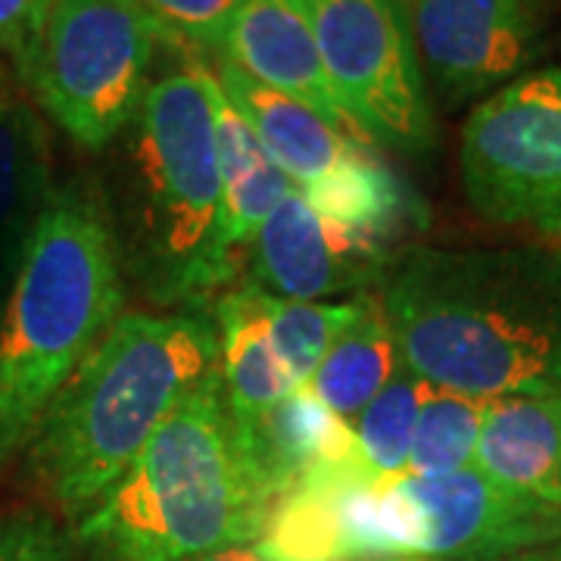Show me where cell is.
I'll list each match as a JSON object with an SVG mask.
<instances>
[{
  "label": "cell",
  "mask_w": 561,
  "mask_h": 561,
  "mask_svg": "<svg viewBox=\"0 0 561 561\" xmlns=\"http://www.w3.org/2000/svg\"><path fill=\"white\" fill-rule=\"evenodd\" d=\"M50 138L38 110L16 91L0 94V278L16 272L41 213L54 197Z\"/></svg>",
  "instance_id": "e0dca14e"
},
{
  "label": "cell",
  "mask_w": 561,
  "mask_h": 561,
  "mask_svg": "<svg viewBox=\"0 0 561 561\" xmlns=\"http://www.w3.org/2000/svg\"><path fill=\"white\" fill-rule=\"evenodd\" d=\"M334 98L362 135L409 153L434 147V116L400 0H306Z\"/></svg>",
  "instance_id": "ba28073f"
},
{
  "label": "cell",
  "mask_w": 561,
  "mask_h": 561,
  "mask_svg": "<svg viewBox=\"0 0 561 561\" xmlns=\"http://www.w3.org/2000/svg\"><path fill=\"white\" fill-rule=\"evenodd\" d=\"M302 197L312 203L324 219L356 228V231H368L387 243L412 231L421 219V203L378 160L371 147H365L353 160L337 165L331 175L302 187Z\"/></svg>",
  "instance_id": "ffe728a7"
},
{
  "label": "cell",
  "mask_w": 561,
  "mask_h": 561,
  "mask_svg": "<svg viewBox=\"0 0 561 561\" xmlns=\"http://www.w3.org/2000/svg\"><path fill=\"white\" fill-rule=\"evenodd\" d=\"M390 243L324 219L290 187L250 247V284L278 300L316 302L362 290L387 265Z\"/></svg>",
  "instance_id": "8fae6325"
},
{
  "label": "cell",
  "mask_w": 561,
  "mask_h": 561,
  "mask_svg": "<svg viewBox=\"0 0 561 561\" xmlns=\"http://www.w3.org/2000/svg\"><path fill=\"white\" fill-rule=\"evenodd\" d=\"M505 561H561V537L559 540L542 542V546H534L527 552H518V556H512V559Z\"/></svg>",
  "instance_id": "83f0119b"
},
{
  "label": "cell",
  "mask_w": 561,
  "mask_h": 561,
  "mask_svg": "<svg viewBox=\"0 0 561 561\" xmlns=\"http://www.w3.org/2000/svg\"><path fill=\"white\" fill-rule=\"evenodd\" d=\"M216 125H219L221 165L219 250L228 275L234 278L238 260L250 256V247L256 241L260 228L294 184L272 162L260 138L253 135V128L221 94V88L216 94Z\"/></svg>",
  "instance_id": "ac0fdd59"
},
{
  "label": "cell",
  "mask_w": 561,
  "mask_h": 561,
  "mask_svg": "<svg viewBox=\"0 0 561 561\" xmlns=\"http://www.w3.org/2000/svg\"><path fill=\"white\" fill-rule=\"evenodd\" d=\"M3 91H13V79H10V69L0 60V94H3Z\"/></svg>",
  "instance_id": "f1b7e54d"
},
{
  "label": "cell",
  "mask_w": 561,
  "mask_h": 561,
  "mask_svg": "<svg viewBox=\"0 0 561 561\" xmlns=\"http://www.w3.org/2000/svg\"><path fill=\"white\" fill-rule=\"evenodd\" d=\"M216 375L206 312H122L25 443V478L76 522Z\"/></svg>",
  "instance_id": "7a4b0ae2"
},
{
  "label": "cell",
  "mask_w": 561,
  "mask_h": 561,
  "mask_svg": "<svg viewBox=\"0 0 561 561\" xmlns=\"http://www.w3.org/2000/svg\"><path fill=\"white\" fill-rule=\"evenodd\" d=\"M381 302L421 381L483 402L561 387V250L421 247Z\"/></svg>",
  "instance_id": "6da1fadb"
},
{
  "label": "cell",
  "mask_w": 561,
  "mask_h": 561,
  "mask_svg": "<svg viewBox=\"0 0 561 561\" xmlns=\"http://www.w3.org/2000/svg\"><path fill=\"white\" fill-rule=\"evenodd\" d=\"M194 561H275L272 556H265L256 542H243V546H231V549H221L213 556H203Z\"/></svg>",
  "instance_id": "4316f807"
},
{
  "label": "cell",
  "mask_w": 561,
  "mask_h": 561,
  "mask_svg": "<svg viewBox=\"0 0 561 561\" xmlns=\"http://www.w3.org/2000/svg\"><path fill=\"white\" fill-rule=\"evenodd\" d=\"M459 162L483 219L561 247V69L524 72L483 98L461 128Z\"/></svg>",
  "instance_id": "52a82bcc"
},
{
  "label": "cell",
  "mask_w": 561,
  "mask_h": 561,
  "mask_svg": "<svg viewBox=\"0 0 561 561\" xmlns=\"http://www.w3.org/2000/svg\"><path fill=\"white\" fill-rule=\"evenodd\" d=\"M103 197L84 181L57 187L22 250L0 309V471L119 321L128 297Z\"/></svg>",
  "instance_id": "5b68a950"
},
{
  "label": "cell",
  "mask_w": 561,
  "mask_h": 561,
  "mask_svg": "<svg viewBox=\"0 0 561 561\" xmlns=\"http://www.w3.org/2000/svg\"><path fill=\"white\" fill-rule=\"evenodd\" d=\"M400 346L393 337L383 302L365 294L356 321L343 331L306 383L334 415L353 427L362 409L381 393L400 368Z\"/></svg>",
  "instance_id": "d6986e66"
},
{
  "label": "cell",
  "mask_w": 561,
  "mask_h": 561,
  "mask_svg": "<svg viewBox=\"0 0 561 561\" xmlns=\"http://www.w3.org/2000/svg\"><path fill=\"white\" fill-rule=\"evenodd\" d=\"M216 72L201 54L147 84L125 131L122 268L157 306L201 309L231 275L221 262V165Z\"/></svg>",
  "instance_id": "3957f363"
},
{
  "label": "cell",
  "mask_w": 561,
  "mask_h": 561,
  "mask_svg": "<svg viewBox=\"0 0 561 561\" xmlns=\"http://www.w3.org/2000/svg\"><path fill=\"white\" fill-rule=\"evenodd\" d=\"M219 57L243 76L312 106L346 131H359L334 98L306 0H243L221 38Z\"/></svg>",
  "instance_id": "7c38bea8"
},
{
  "label": "cell",
  "mask_w": 561,
  "mask_h": 561,
  "mask_svg": "<svg viewBox=\"0 0 561 561\" xmlns=\"http://www.w3.org/2000/svg\"><path fill=\"white\" fill-rule=\"evenodd\" d=\"M0 561H76L72 537L44 508L0 515Z\"/></svg>",
  "instance_id": "d4e9b609"
},
{
  "label": "cell",
  "mask_w": 561,
  "mask_h": 561,
  "mask_svg": "<svg viewBox=\"0 0 561 561\" xmlns=\"http://www.w3.org/2000/svg\"><path fill=\"white\" fill-rule=\"evenodd\" d=\"M175 54L219 50L243 0H128Z\"/></svg>",
  "instance_id": "cb8c5ba5"
},
{
  "label": "cell",
  "mask_w": 561,
  "mask_h": 561,
  "mask_svg": "<svg viewBox=\"0 0 561 561\" xmlns=\"http://www.w3.org/2000/svg\"><path fill=\"white\" fill-rule=\"evenodd\" d=\"M421 72L446 103L490 98L537 57L530 0H412Z\"/></svg>",
  "instance_id": "30bf717a"
},
{
  "label": "cell",
  "mask_w": 561,
  "mask_h": 561,
  "mask_svg": "<svg viewBox=\"0 0 561 561\" xmlns=\"http://www.w3.org/2000/svg\"><path fill=\"white\" fill-rule=\"evenodd\" d=\"M365 294L346 302H297L268 297V331L287 365L290 378L300 383L312 381L316 368L331 350V343L356 321Z\"/></svg>",
  "instance_id": "603a6c76"
},
{
  "label": "cell",
  "mask_w": 561,
  "mask_h": 561,
  "mask_svg": "<svg viewBox=\"0 0 561 561\" xmlns=\"http://www.w3.org/2000/svg\"><path fill=\"white\" fill-rule=\"evenodd\" d=\"M474 468L561 505V387L486 402Z\"/></svg>",
  "instance_id": "9a60e30c"
},
{
  "label": "cell",
  "mask_w": 561,
  "mask_h": 561,
  "mask_svg": "<svg viewBox=\"0 0 561 561\" xmlns=\"http://www.w3.org/2000/svg\"><path fill=\"white\" fill-rule=\"evenodd\" d=\"M216 79L221 94L253 128V135L260 138L272 162L300 191L331 175L337 165L353 160L359 150L368 147L359 138V131L331 125L312 106L243 76L231 62L219 60Z\"/></svg>",
  "instance_id": "4fadbf2b"
},
{
  "label": "cell",
  "mask_w": 561,
  "mask_h": 561,
  "mask_svg": "<svg viewBox=\"0 0 561 561\" xmlns=\"http://www.w3.org/2000/svg\"><path fill=\"white\" fill-rule=\"evenodd\" d=\"M424 393L427 381H421L405 362H400V368L383 383L381 393L353 421L356 453L365 471L378 483H390L405 474Z\"/></svg>",
  "instance_id": "44dd1931"
},
{
  "label": "cell",
  "mask_w": 561,
  "mask_h": 561,
  "mask_svg": "<svg viewBox=\"0 0 561 561\" xmlns=\"http://www.w3.org/2000/svg\"><path fill=\"white\" fill-rule=\"evenodd\" d=\"M272 505L219 371L72 522L69 537L84 561H194L260 540Z\"/></svg>",
  "instance_id": "277c9868"
},
{
  "label": "cell",
  "mask_w": 561,
  "mask_h": 561,
  "mask_svg": "<svg viewBox=\"0 0 561 561\" xmlns=\"http://www.w3.org/2000/svg\"><path fill=\"white\" fill-rule=\"evenodd\" d=\"M400 486L424 524L421 559L505 561L561 537V505L512 490L481 468L415 478Z\"/></svg>",
  "instance_id": "9c48e42d"
},
{
  "label": "cell",
  "mask_w": 561,
  "mask_h": 561,
  "mask_svg": "<svg viewBox=\"0 0 561 561\" xmlns=\"http://www.w3.org/2000/svg\"><path fill=\"white\" fill-rule=\"evenodd\" d=\"M47 10L50 0H0V60L7 57L13 62L16 81H22L32 62Z\"/></svg>",
  "instance_id": "484cf974"
},
{
  "label": "cell",
  "mask_w": 561,
  "mask_h": 561,
  "mask_svg": "<svg viewBox=\"0 0 561 561\" xmlns=\"http://www.w3.org/2000/svg\"><path fill=\"white\" fill-rule=\"evenodd\" d=\"M238 431L243 453L272 502L290 493L312 468L356 453L353 427L337 419L306 383L275 409L238 421Z\"/></svg>",
  "instance_id": "5bb4252c"
},
{
  "label": "cell",
  "mask_w": 561,
  "mask_h": 561,
  "mask_svg": "<svg viewBox=\"0 0 561 561\" xmlns=\"http://www.w3.org/2000/svg\"><path fill=\"white\" fill-rule=\"evenodd\" d=\"M213 321L219 331L221 387L234 419H256L300 387L272 343L268 294L253 284L228 290L216 300Z\"/></svg>",
  "instance_id": "2e32d148"
},
{
  "label": "cell",
  "mask_w": 561,
  "mask_h": 561,
  "mask_svg": "<svg viewBox=\"0 0 561 561\" xmlns=\"http://www.w3.org/2000/svg\"><path fill=\"white\" fill-rule=\"evenodd\" d=\"M390 561H446V559H390Z\"/></svg>",
  "instance_id": "f546056e"
},
{
  "label": "cell",
  "mask_w": 561,
  "mask_h": 561,
  "mask_svg": "<svg viewBox=\"0 0 561 561\" xmlns=\"http://www.w3.org/2000/svg\"><path fill=\"white\" fill-rule=\"evenodd\" d=\"M486 402L427 383L405 474L431 478L471 468L481 443Z\"/></svg>",
  "instance_id": "7402d4cb"
},
{
  "label": "cell",
  "mask_w": 561,
  "mask_h": 561,
  "mask_svg": "<svg viewBox=\"0 0 561 561\" xmlns=\"http://www.w3.org/2000/svg\"><path fill=\"white\" fill-rule=\"evenodd\" d=\"M157 44L128 0H50L22 84L66 138L98 153L138 116Z\"/></svg>",
  "instance_id": "8992f818"
}]
</instances>
